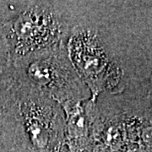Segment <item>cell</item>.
<instances>
[{
  "mask_svg": "<svg viewBox=\"0 0 152 152\" xmlns=\"http://www.w3.org/2000/svg\"><path fill=\"white\" fill-rule=\"evenodd\" d=\"M84 102L60 105L65 117V152H92L91 123Z\"/></svg>",
  "mask_w": 152,
  "mask_h": 152,
  "instance_id": "5b68a950",
  "label": "cell"
},
{
  "mask_svg": "<svg viewBox=\"0 0 152 152\" xmlns=\"http://www.w3.org/2000/svg\"><path fill=\"white\" fill-rule=\"evenodd\" d=\"M143 90L145 91L134 96L121 94V96L128 102V103L130 104L133 109L137 113L152 111V72L150 75L148 84L143 87Z\"/></svg>",
  "mask_w": 152,
  "mask_h": 152,
  "instance_id": "ba28073f",
  "label": "cell"
},
{
  "mask_svg": "<svg viewBox=\"0 0 152 152\" xmlns=\"http://www.w3.org/2000/svg\"><path fill=\"white\" fill-rule=\"evenodd\" d=\"M14 114L21 152H65L64 113L53 99L17 82Z\"/></svg>",
  "mask_w": 152,
  "mask_h": 152,
  "instance_id": "3957f363",
  "label": "cell"
},
{
  "mask_svg": "<svg viewBox=\"0 0 152 152\" xmlns=\"http://www.w3.org/2000/svg\"><path fill=\"white\" fill-rule=\"evenodd\" d=\"M137 114L140 118L137 152H152V112L146 111Z\"/></svg>",
  "mask_w": 152,
  "mask_h": 152,
  "instance_id": "52a82bcc",
  "label": "cell"
},
{
  "mask_svg": "<svg viewBox=\"0 0 152 152\" xmlns=\"http://www.w3.org/2000/svg\"><path fill=\"white\" fill-rule=\"evenodd\" d=\"M16 81L53 99L60 105L91 99L77 74L65 45L29 54L13 64Z\"/></svg>",
  "mask_w": 152,
  "mask_h": 152,
  "instance_id": "277c9868",
  "label": "cell"
},
{
  "mask_svg": "<svg viewBox=\"0 0 152 152\" xmlns=\"http://www.w3.org/2000/svg\"><path fill=\"white\" fill-rule=\"evenodd\" d=\"M75 2L0 1V20L11 64L29 54L65 45Z\"/></svg>",
  "mask_w": 152,
  "mask_h": 152,
  "instance_id": "6da1fadb",
  "label": "cell"
},
{
  "mask_svg": "<svg viewBox=\"0 0 152 152\" xmlns=\"http://www.w3.org/2000/svg\"><path fill=\"white\" fill-rule=\"evenodd\" d=\"M75 2V18L65 47L77 74L91 92V101L101 95H118L124 90V73L110 42L98 24L93 3Z\"/></svg>",
  "mask_w": 152,
  "mask_h": 152,
  "instance_id": "7a4b0ae2",
  "label": "cell"
},
{
  "mask_svg": "<svg viewBox=\"0 0 152 152\" xmlns=\"http://www.w3.org/2000/svg\"><path fill=\"white\" fill-rule=\"evenodd\" d=\"M0 152H21L15 131L0 125Z\"/></svg>",
  "mask_w": 152,
  "mask_h": 152,
  "instance_id": "9c48e42d",
  "label": "cell"
},
{
  "mask_svg": "<svg viewBox=\"0 0 152 152\" xmlns=\"http://www.w3.org/2000/svg\"><path fill=\"white\" fill-rule=\"evenodd\" d=\"M0 62L12 65L10 60L9 53H8V49H7V45H6L5 38L4 35L1 20H0Z\"/></svg>",
  "mask_w": 152,
  "mask_h": 152,
  "instance_id": "30bf717a",
  "label": "cell"
},
{
  "mask_svg": "<svg viewBox=\"0 0 152 152\" xmlns=\"http://www.w3.org/2000/svg\"><path fill=\"white\" fill-rule=\"evenodd\" d=\"M17 81L13 66L0 62V125L15 130V102Z\"/></svg>",
  "mask_w": 152,
  "mask_h": 152,
  "instance_id": "8992f818",
  "label": "cell"
}]
</instances>
